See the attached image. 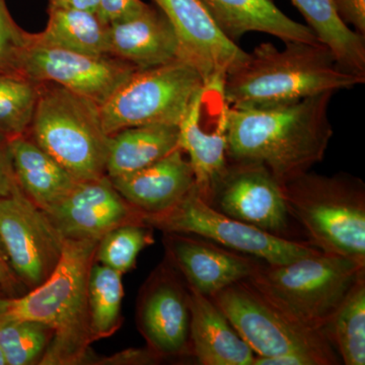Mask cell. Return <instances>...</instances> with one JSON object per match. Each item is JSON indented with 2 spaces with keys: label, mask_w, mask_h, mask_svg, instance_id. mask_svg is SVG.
<instances>
[{
  "label": "cell",
  "mask_w": 365,
  "mask_h": 365,
  "mask_svg": "<svg viewBox=\"0 0 365 365\" xmlns=\"http://www.w3.org/2000/svg\"><path fill=\"white\" fill-rule=\"evenodd\" d=\"M319 42L353 73L365 76L364 36L343 23L333 0H292Z\"/></svg>",
  "instance_id": "obj_24"
},
{
  "label": "cell",
  "mask_w": 365,
  "mask_h": 365,
  "mask_svg": "<svg viewBox=\"0 0 365 365\" xmlns=\"http://www.w3.org/2000/svg\"><path fill=\"white\" fill-rule=\"evenodd\" d=\"M143 220L160 232L197 235L268 265H283L319 252L311 242L269 234L223 215L203 200L196 188L174 207L158 215H143Z\"/></svg>",
  "instance_id": "obj_9"
},
{
  "label": "cell",
  "mask_w": 365,
  "mask_h": 365,
  "mask_svg": "<svg viewBox=\"0 0 365 365\" xmlns=\"http://www.w3.org/2000/svg\"><path fill=\"white\" fill-rule=\"evenodd\" d=\"M40 86L21 73H0V139L28 134Z\"/></svg>",
  "instance_id": "obj_28"
},
{
  "label": "cell",
  "mask_w": 365,
  "mask_h": 365,
  "mask_svg": "<svg viewBox=\"0 0 365 365\" xmlns=\"http://www.w3.org/2000/svg\"><path fill=\"white\" fill-rule=\"evenodd\" d=\"M253 365H318L316 360L299 353H288L277 356L264 357L256 355Z\"/></svg>",
  "instance_id": "obj_36"
},
{
  "label": "cell",
  "mask_w": 365,
  "mask_h": 365,
  "mask_svg": "<svg viewBox=\"0 0 365 365\" xmlns=\"http://www.w3.org/2000/svg\"><path fill=\"white\" fill-rule=\"evenodd\" d=\"M210 299L258 356L299 353L312 357L318 365L340 364L325 333L307 329L290 319L248 279L223 288Z\"/></svg>",
  "instance_id": "obj_8"
},
{
  "label": "cell",
  "mask_w": 365,
  "mask_h": 365,
  "mask_svg": "<svg viewBox=\"0 0 365 365\" xmlns=\"http://www.w3.org/2000/svg\"><path fill=\"white\" fill-rule=\"evenodd\" d=\"M179 148V125L130 127L110 137L106 174L116 178L144 169Z\"/></svg>",
  "instance_id": "obj_23"
},
{
  "label": "cell",
  "mask_w": 365,
  "mask_h": 365,
  "mask_svg": "<svg viewBox=\"0 0 365 365\" xmlns=\"http://www.w3.org/2000/svg\"><path fill=\"white\" fill-rule=\"evenodd\" d=\"M324 333L346 365L365 364V275L346 295Z\"/></svg>",
  "instance_id": "obj_26"
},
{
  "label": "cell",
  "mask_w": 365,
  "mask_h": 365,
  "mask_svg": "<svg viewBox=\"0 0 365 365\" xmlns=\"http://www.w3.org/2000/svg\"><path fill=\"white\" fill-rule=\"evenodd\" d=\"M153 228L146 223L120 225L98 242L96 263L125 274L134 268L143 250L153 242Z\"/></svg>",
  "instance_id": "obj_30"
},
{
  "label": "cell",
  "mask_w": 365,
  "mask_h": 365,
  "mask_svg": "<svg viewBox=\"0 0 365 365\" xmlns=\"http://www.w3.org/2000/svg\"><path fill=\"white\" fill-rule=\"evenodd\" d=\"M123 274L93 263L88 281V313L91 332L97 341L116 332L122 323Z\"/></svg>",
  "instance_id": "obj_27"
},
{
  "label": "cell",
  "mask_w": 365,
  "mask_h": 365,
  "mask_svg": "<svg viewBox=\"0 0 365 365\" xmlns=\"http://www.w3.org/2000/svg\"><path fill=\"white\" fill-rule=\"evenodd\" d=\"M289 215L314 248L365 264V187L348 174L307 172L282 185Z\"/></svg>",
  "instance_id": "obj_5"
},
{
  "label": "cell",
  "mask_w": 365,
  "mask_h": 365,
  "mask_svg": "<svg viewBox=\"0 0 365 365\" xmlns=\"http://www.w3.org/2000/svg\"><path fill=\"white\" fill-rule=\"evenodd\" d=\"M136 67L109 56H93L62 48L29 45L20 73L36 83H55L102 106L127 81Z\"/></svg>",
  "instance_id": "obj_12"
},
{
  "label": "cell",
  "mask_w": 365,
  "mask_h": 365,
  "mask_svg": "<svg viewBox=\"0 0 365 365\" xmlns=\"http://www.w3.org/2000/svg\"><path fill=\"white\" fill-rule=\"evenodd\" d=\"M325 93L267 109L228 110L227 158L264 165L281 184L309 172L333 137Z\"/></svg>",
  "instance_id": "obj_1"
},
{
  "label": "cell",
  "mask_w": 365,
  "mask_h": 365,
  "mask_svg": "<svg viewBox=\"0 0 365 365\" xmlns=\"http://www.w3.org/2000/svg\"><path fill=\"white\" fill-rule=\"evenodd\" d=\"M174 28L182 60L195 67L204 83L225 78L247 53L222 32L202 0H153Z\"/></svg>",
  "instance_id": "obj_15"
},
{
  "label": "cell",
  "mask_w": 365,
  "mask_h": 365,
  "mask_svg": "<svg viewBox=\"0 0 365 365\" xmlns=\"http://www.w3.org/2000/svg\"><path fill=\"white\" fill-rule=\"evenodd\" d=\"M204 81L195 67L178 59L140 69L100 106L108 135L130 127L179 125Z\"/></svg>",
  "instance_id": "obj_7"
},
{
  "label": "cell",
  "mask_w": 365,
  "mask_h": 365,
  "mask_svg": "<svg viewBox=\"0 0 365 365\" xmlns=\"http://www.w3.org/2000/svg\"><path fill=\"white\" fill-rule=\"evenodd\" d=\"M108 45L109 56L139 71L182 60L174 28L160 9L150 4L133 16L109 24Z\"/></svg>",
  "instance_id": "obj_18"
},
{
  "label": "cell",
  "mask_w": 365,
  "mask_h": 365,
  "mask_svg": "<svg viewBox=\"0 0 365 365\" xmlns=\"http://www.w3.org/2000/svg\"><path fill=\"white\" fill-rule=\"evenodd\" d=\"M64 239L97 240L120 225L145 223L110 178L78 181L59 202L45 211Z\"/></svg>",
  "instance_id": "obj_16"
},
{
  "label": "cell",
  "mask_w": 365,
  "mask_h": 365,
  "mask_svg": "<svg viewBox=\"0 0 365 365\" xmlns=\"http://www.w3.org/2000/svg\"><path fill=\"white\" fill-rule=\"evenodd\" d=\"M365 264L318 253L260 268L248 278L263 297L299 325L322 331L360 277Z\"/></svg>",
  "instance_id": "obj_4"
},
{
  "label": "cell",
  "mask_w": 365,
  "mask_h": 365,
  "mask_svg": "<svg viewBox=\"0 0 365 365\" xmlns=\"http://www.w3.org/2000/svg\"><path fill=\"white\" fill-rule=\"evenodd\" d=\"M209 205L240 222L288 239L292 216L282 184L259 163L228 160Z\"/></svg>",
  "instance_id": "obj_14"
},
{
  "label": "cell",
  "mask_w": 365,
  "mask_h": 365,
  "mask_svg": "<svg viewBox=\"0 0 365 365\" xmlns=\"http://www.w3.org/2000/svg\"><path fill=\"white\" fill-rule=\"evenodd\" d=\"M228 39L249 32L269 34L283 42L319 43L313 31L282 13L273 0H202Z\"/></svg>",
  "instance_id": "obj_21"
},
{
  "label": "cell",
  "mask_w": 365,
  "mask_h": 365,
  "mask_svg": "<svg viewBox=\"0 0 365 365\" xmlns=\"http://www.w3.org/2000/svg\"><path fill=\"white\" fill-rule=\"evenodd\" d=\"M0 289L6 297H16L28 292L11 267V262L0 239Z\"/></svg>",
  "instance_id": "obj_34"
},
{
  "label": "cell",
  "mask_w": 365,
  "mask_h": 365,
  "mask_svg": "<svg viewBox=\"0 0 365 365\" xmlns=\"http://www.w3.org/2000/svg\"><path fill=\"white\" fill-rule=\"evenodd\" d=\"M7 145L19 186L43 210L59 202L78 182L26 134L9 139Z\"/></svg>",
  "instance_id": "obj_22"
},
{
  "label": "cell",
  "mask_w": 365,
  "mask_h": 365,
  "mask_svg": "<svg viewBox=\"0 0 365 365\" xmlns=\"http://www.w3.org/2000/svg\"><path fill=\"white\" fill-rule=\"evenodd\" d=\"M30 138L78 181L107 176L110 135L100 106L55 83H42Z\"/></svg>",
  "instance_id": "obj_6"
},
{
  "label": "cell",
  "mask_w": 365,
  "mask_h": 365,
  "mask_svg": "<svg viewBox=\"0 0 365 365\" xmlns=\"http://www.w3.org/2000/svg\"><path fill=\"white\" fill-rule=\"evenodd\" d=\"M110 180L143 215L169 210L195 188L193 170L180 148L144 169Z\"/></svg>",
  "instance_id": "obj_19"
},
{
  "label": "cell",
  "mask_w": 365,
  "mask_h": 365,
  "mask_svg": "<svg viewBox=\"0 0 365 365\" xmlns=\"http://www.w3.org/2000/svg\"><path fill=\"white\" fill-rule=\"evenodd\" d=\"M52 330L32 319H0V347L7 365L39 364L52 338Z\"/></svg>",
  "instance_id": "obj_29"
},
{
  "label": "cell",
  "mask_w": 365,
  "mask_h": 365,
  "mask_svg": "<svg viewBox=\"0 0 365 365\" xmlns=\"http://www.w3.org/2000/svg\"><path fill=\"white\" fill-rule=\"evenodd\" d=\"M18 185L7 141L0 139V198L11 195Z\"/></svg>",
  "instance_id": "obj_35"
},
{
  "label": "cell",
  "mask_w": 365,
  "mask_h": 365,
  "mask_svg": "<svg viewBox=\"0 0 365 365\" xmlns=\"http://www.w3.org/2000/svg\"><path fill=\"white\" fill-rule=\"evenodd\" d=\"M225 81L204 83L179 124V148L188 157L197 193L208 204L228 163Z\"/></svg>",
  "instance_id": "obj_11"
},
{
  "label": "cell",
  "mask_w": 365,
  "mask_h": 365,
  "mask_svg": "<svg viewBox=\"0 0 365 365\" xmlns=\"http://www.w3.org/2000/svg\"><path fill=\"white\" fill-rule=\"evenodd\" d=\"M101 0H49L48 9H68L98 13Z\"/></svg>",
  "instance_id": "obj_37"
},
{
  "label": "cell",
  "mask_w": 365,
  "mask_h": 365,
  "mask_svg": "<svg viewBox=\"0 0 365 365\" xmlns=\"http://www.w3.org/2000/svg\"><path fill=\"white\" fill-rule=\"evenodd\" d=\"M364 83L321 42L292 41L281 50L262 43L225 78V95L230 108L267 109Z\"/></svg>",
  "instance_id": "obj_2"
},
{
  "label": "cell",
  "mask_w": 365,
  "mask_h": 365,
  "mask_svg": "<svg viewBox=\"0 0 365 365\" xmlns=\"http://www.w3.org/2000/svg\"><path fill=\"white\" fill-rule=\"evenodd\" d=\"M97 240L66 239L63 253L50 277L16 297H0V319L40 322L52 330L41 365L85 364L95 342L88 302V281Z\"/></svg>",
  "instance_id": "obj_3"
},
{
  "label": "cell",
  "mask_w": 365,
  "mask_h": 365,
  "mask_svg": "<svg viewBox=\"0 0 365 365\" xmlns=\"http://www.w3.org/2000/svg\"><path fill=\"white\" fill-rule=\"evenodd\" d=\"M145 6L141 0H101L98 16L109 25L139 13Z\"/></svg>",
  "instance_id": "obj_32"
},
{
  "label": "cell",
  "mask_w": 365,
  "mask_h": 365,
  "mask_svg": "<svg viewBox=\"0 0 365 365\" xmlns=\"http://www.w3.org/2000/svg\"><path fill=\"white\" fill-rule=\"evenodd\" d=\"M32 39L33 34L16 25L0 0V73H20L21 57Z\"/></svg>",
  "instance_id": "obj_31"
},
{
  "label": "cell",
  "mask_w": 365,
  "mask_h": 365,
  "mask_svg": "<svg viewBox=\"0 0 365 365\" xmlns=\"http://www.w3.org/2000/svg\"><path fill=\"white\" fill-rule=\"evenodd\" d=\"M188 289L190 345L197 361L202 365H253L256 354L222 309L210 297Z\"/></svg>",
  "instance_id": "obj_20"
},
{
  "label": "cell",
  "mask_w": 365,
  "mask_h": 365,
  "mask_svg": "<svg viewBox=\"0 0 365 365\" xmlns=\"http://www.w3.org/2000/svg\"><path fill=\"white\" fill-rule=\"evenodd\" d=\"M137 324L148 349L160 360L191 355L189 289L169 262L160 265L143 287Z\"/></svg>",
  "instance_id": "obj_13"
},
{
  "label": "cell",
  "mask_w": 365,
  "mask_h": 365,
  "mask_svg": "<svg viewBox=\"0 0 365 365\" xmlns=\"http://www.w3.org/2000/svg\"><path fill=\"white\" fill-rule=\"evenodd\" d=\"M333 4L343 23L365 36V0H333Z\"/></svg>",
  "instance_id": "obj_33"
},
{
  "label": "cell",
  "mask_w": 365,
  "mask_h": 365,
  "mask_svg": "<svg viewBox=\"0 0 365 365\" xmlns=\"http://www.w3.org/2000/svg\"><path fill=\"white\" fill-rule=\"evenodd\" d=\"M0 365H7L6 355L1 347H0Z\"/></svg>",
  "instance_id": "obj_38"
},
{
  "label": "cell",
  "mask_w": 365,
  "mask_h": 365,
  "mask_svg": "<svg viewBox=\"0 0 365 365\" xmlns=\"http://www.w3.org/2000/svg\"><path fill=\"white\" fill-rule=\"evenodd\" d=\"M0 239L26 289L45 282L58 265L64 239L49 216L16 186L0 198Z\"/></svg>",
  "instance_id": "obj_10"
},
{
  "label": "cell",
  "mask_w": 365,
  "mask_h": 365,
  "mask_svg": "<svg viewBox=\"0 0 365 365\" xmlns=\"http://www.w3.org/2000/svg\"><path fill=\"white\" fill-rule=\"evenodd\" d=\"M163 234L167 261L189 287L206 297L248 279L264 263L197 235Z\"/></svg>",
  "instance_id": "obj_17"
},
{
  "label": "cell",
  "mask_w": 365,
  "mask_h": 365,
  "mask_svg": "<svg viewBox=\"0 0 365 365\" xmlns=\"http://www.w3.org/2000/svg\"><path fill=\"white\" fill-rule=\"evenodd\" d=\"M47 26L33 34L37 44L93 55H109L108 25L97 14L68 9H48Z\"/></svg>",
  "instance_id": "obj_25"
}]
</instances>
